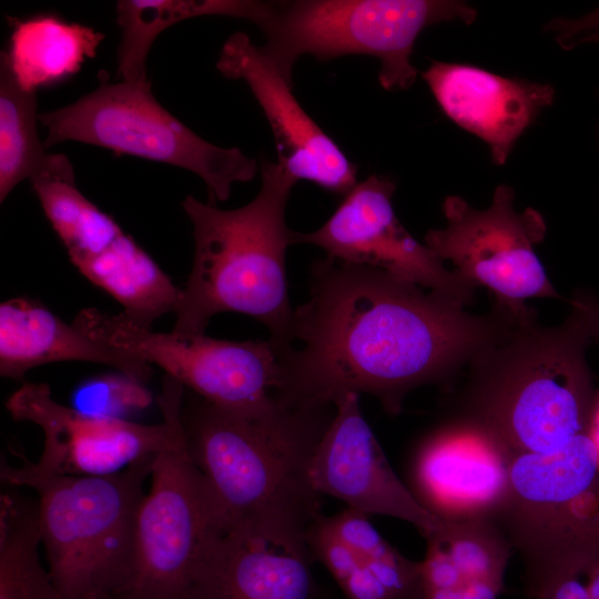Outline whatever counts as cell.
I'll return each instance as SVG.
<instances>
[{"instance_id": "6da1fadb", "label": "cell", "mask_w": 599, "mask_h": 599, "mask_svg": "<svg viewBox=\"0 0 599 599\" xmlns=\"http://www.w3.org/2000/svg\"><path fill=\"white\" fill-rule=\"evenodd\" d=\"M309 281L277 355L275 397L290 407L327 408L364 393L396 415L413 389L449 378L515 324L497 305L470 314L450 296L329 256L313 263Z\"/></svg>"}, {"instance_id": "7a4b0ae2", "label": "cell", "mask_w": 599, "mask_h": 599, "mask_svg": "<svg viewBox=\"0 0 599 599\" xmlns=\"http://www.w3.org/2000/svg\"><path fill=\"white\" fill-rule=\"evenodd\" d=\"M333 414L332 407L296 408L277 399L266 413L247 416L184 393L186 447L221 535L271 528L306 535L322 515L309 463Z\"/></svg>"}, {"instance_id": "3957f363", "label": "cell", "mask_w": 599, "mask_h": 599, "mask_svg": "<svg viewBox=\"0 0 599 599\" xmlns=\"http://www.w3.org/2000/svg\"><path fill=\"white\" fill-rule=\"evenodd\" d=\"M589 346L576 309L558 326L540 325L532 311L469 364L457 418L478 425L512 455L562 448L589 433L599 393Z\"/></svg>"}, {"instance_id": "277c9868", "label": "cell", "mask_w": 599, "mask_h": 599, "mask_svg": "<svg viewBox=\"0 0 599 599\" xmlns=\"http://www.w3.org/2000/svg\"><path fill=\"white\" fill-rule=\"evenodd\" d=\"M260 170V191L244 206L223 210L192 195L182 201L193 225L194 257L173 311V331L205 334L214 315L238 312L268 328L280 354L290 344L294 312L285 268L293 231L285 211L296 181L265 158Z\"/></svg>"}, {"instance_id": "5b68a950", "label": "cell", "mask_w": 599, "mask_h": 599, "mask_svg": "<svg viewBox=\"0 0 599 599\" xmlns=\"http://www.w3.org/2000/svg\"><path fill=\"white\" fill-rule=\"evenodd\" d=\"M2 459L1 480L38 496L41 542L60 599H105L131 570L135 526L154 457L104 476L47 471L16 450Z\"/></svg>"}, {"instance_id": "8992f818", "label": "cell", "mask_w": 599, "mask_h": 599, "mask_svg": "<svg viewBox=\"0 0 599 599\" xmlns=\"http://www.w3.org/2000/svg\"><path fill=\"white\" fill-rule=\"evenodd\" d=\"M476 17L474 8L459 1L255 0L250 21L265 37L262 51L291 84L304 54L323 61L366 54L380 61V85L398 91L416 80L410 57L425 28L454 20L471 24Z\"/></svg>"}, {"instance_id": "52a82bcc", "label": "cell", "mask_w": 599, "mask_h": 599, "mask_svg": "<svg viewBox=\"0 0 599 599\" xmlns=\"http://www.w3.org/2000/svg\"><path fill=\"white\" fill-rule=\"evenodd\" d=\"M44 148L77 141L174 165L199 175L210 202H224L235 182H248L260 163L238 148L212 144L155 99L150 81L108 82L63 108L39 114Z\"/></svg>"}, {"instance_id": "ba28073f", "label": "cell", "mask_w": 599, "mask_h": 599, "mask_svg": "<svg viewBox=\"0 0 599 599\" xmlns=\"http://www.w3.org/2000/svg\"><path fill=\"white\" fill-rule=\"evenodd\" d=\"M72 324L89 338L149 365L180 382L206 402L247 415L263 414L276 404L277 354L270 341L234 342L205 334L153 332L122 312L83 308Z\"/></svg>"}, {"instance_id": "9c48e42d", "label": "cell", "mask_w": 599, "mask_h": 599, "mask_svg": "<svg viewBox=\"0 0 599 599\" xmlns=\"http://www.w3.org/2000/svg\"><path fill=\"white\" fill-rule=\"evenodd\" d=\"M496 522L522 562L599 559V466L589 433L551 453L514 455L508 502Z\"/></svg>"}, {"instance_id": "30bf717a", "label": "cell", "mask_w": 599, "mask_h": 599, "mask_svg": "<svg viewBox=\"0 0 599 599\" xmlns=\"http://www.w3.org/2000/svg\"><path fill=\"white\" fill-rule=\"evenodd\" d=\"M150 479L136 518L131 570L105 599H181L210 544L221 535L183 425L155 456Z\"/></svg>"}, {"instance_id": "8fae6325", "label": "cell", "mask_w": 599, "mask_h": 599, "mask_svg": "<svg viewBox=\"0 0 599 599\" xmlns=\"http://www.w3.org/2000/svg\"><path fill=\"white\" fill-rule=\"evenodd\" d=\"M514 202L515 192L505 184L496 187L484 210L448 196L443 204L447 225L429 230L425 245L443 263L450 262L466 283L485 286L496 305L520 316L531 311L526 300L560 295L535 251L546 235V222L535 209L517 212Z\"/></svg>"}, {"instance_id": "7c38bea8", "label": "cell", "mask_w": 599, "mask_h": 599, "mask_svg": "<svg viewBox=\"0 0 599 599\" xmlns=\"http://www.w3.org/2000/svg\"><path fill=\"white\" fill-rule=\"evenodd\" d=\"M184 393L180 382L164 375L158 397L163 419L156 425L79 412L54 400L45 384H23L6 408L13 419L41 428L39 467L60 475L104 476L154 457L172 444L182 426Z\"/></svg>"}, {"instance_id": "4fadbf2b", "label": "cell", "mask_w": 599, "mask_h": 599, "mask_svg": "<svg viewBox=\"0 0 599 599\" xmlns=\"http://www.w3.org/2000/svg\"><path fill=\"white\" fill-rule=\"evenodd\" d=\"M395 189L388 177H366L319 229L293 231L292 244L318 246L332 258L379 268L469 304L475 288L416 241L397 219L392 202Z\"/></svg>"}, {"instance_id": "5bb4252c", "label": "cell", "mask_w": 599, "mask_h": 599, "mask_svg": "<svg viewBox=\"0 0 599 599\" xmlns=\"http://www.w3.org/2000/svg\"><path fill=\"white\" fill-rule=\"evenodd\" d=\"M512 456L485 429L456 418L418 446L408 488L440 520L497 521L510 494Z\"/></svg>"}, {"instance_id": "9a60e30c", "label": "cell", "mask_w": 599, "mask_h": 599, "mask_svg": "<svg viewBox=\"0 0 599 599\" xmlns=\"http://www.w3.org/2000/svg\"><path fill=\"white\" fill-rule=\"evenodd\" d=\"M309 478L321 496L337 498L346 508L367 516L382 515L409 522L423 537L440 521L396 475L355 393L345 394L334 403L333 417L312 454Z\"/></svg>"}, {"instance_id": "2e32d148", "label": "cell", "mask_w": 599, "mask_h": 599, "mask_svg": "<svg viewBox=\"0 0 599 599\" xmlns=\"http://www.w3.org/2000/svg\"><path fill=\"white\" fill-rule=\"evenodd\" d=\"M216 68L250 88L271 126L276 163L287 175L343 195L357 184V166L301 106L292 84L246 33L226 39Z\"/></svg>"}, {"instance_id": "e0dca14e", "label": "cell", "mask_w": 599, "mask_h": 599, "mask_svg": "<svg viewBox=\"0 0 599 599\" xmlns=\"http://www.w3.org/2000/svg\"><path fill=\"white\" fill-rule=\"evenodd\" d=\"M306 535L278 529L213 539L181 599H325Z\"/></svg>"}, {"instance_id": "ac0fdd59", "label": "cell", "mask_w": 599, "mask_h": 599, "mask_svg": "<svg viewBox=\"0 0 599 599\" xmlns=\"http://www.w3.org/2000/svg\"><path fill=\"white\" fill-rule=\"evenodd\" d=\"M422 75L443 112L484 140L497 165L505 164L518 138L555 95L550 84L467 64L432 61Z\"/></svg>"}, {"instance_id": "d6986e66", "label": "cell", "mask_w": 599, "mask_h": 599, "mask_svg": "<svg viewBox=\"0 0 599 599\" xmlns=\"http://www.w3.org/2000/svg\"><path fill=\"white\" fill-rule=\"evenodd\" d=\"M423 599H497L514 548L493 520L439 524L424 536Z\"/></svg>"}, {"instance_id": "ffe728a7", "label": "cell", "mask_w": 599, "mask_h": 599, "mask_svg": "<svg viewBox=\"0 0 599 599\" xmlns=\"http://www.w3.org/2000/svg\"><path fill=\"white\" fill-rule=\"evenodd\" d=\"M65 361L108 365L142 383L152 376L151 365L89 338L35 301L17 297L1 303L2 377L21 380L37 366Z\"/></svg>"}, {"instance_id": "44dd1931", "label": "cell", "mask_w": 599, "mask_h": 599, "mask_svg": "<svg viewBox=\"0 0 599 599\" xmlns=\"http://www.w3.org/2000/svg\"><path fill=\"white\" fill-rule=\"evenodd\" d=\"M324 519L353 552L352 572L338 586L344 599H423L422 562L390 545L369 516L345 508Z\"/></svg>"}, {"instance_id": "7402d4cb", "label": "cell", "mask_w": 599, "mask_h": 599, "mask_svg": "<svg viewBox=\"0 0 599 599\" xmlns=\"http://www.w3.org/2000/svg\"><path fill=\"white\" fill-rule=\"evenodd\" d=\"M103 39L88 26L41 14L14 22L9 51L2 54L18 83L37 92L77 73Z\"/></svg>"}, {"instance_id": "603a6c76", "label": "cell", "mask_w": 599, "mask_h": 599, "mask_svg": "<svg viewBox=\"0 0 599 599\" xmlns=\"http://www.w3.org/2000/svg\"><path fill=\"white\" fill-rule=\"evenodd\" d=\"M253 0H121L116 22L121 28L116 75L128 82H148L146 58L167 28L187 19L223 16L248 20Z\"/></svg>"}, {"instance_id": "cb8c5ba5", "label": "cell", "mask_w": 599, "mask_h": 599, "mask_svg": "<svg viewBox=\"0 0 599 599\" xmlns=\"http://www.w3.org/2000/svg\"><path fill=\"white\" fill-rule=\"evenodd\" d=\"M12 487V486H10ZM38 501L17 489L0 497V599H60L39 557Z\"/></svg>"}, {"instance_id": "d4e9b609", "label": "cell", "mask_w": 599, "mask_h": 599, "mask_svg": "<svg viewBox=\"0 0 599 599\" xmlns=\"http://www.w3.org/2000/svg\"><path fill=\"white\" fill-rule=\"evenodd\" d=\"M35 92L16 80L0 57V202L23 180L41 172L49 159L38 134Z\"/></svg>"}, {"instance_id": "484cf974", "label": "cell", "mask_w": 599, "mask_h": 599, "mask_svg": "<svg viewBox=\"0 0 599 599\" xmlns=\"http://www.w3.org/2000/svg\"><path fill=\"white\" fill-rule=\"evenodd\" d=\"M151 403L152 395L142 382L119 373L83 382L72 395L71 407L94 416L126 419Z\"/></svg>"}, {"instance_id": "4316f807", "label": "cell", "mask_w": 599, "mask_h": 599, "mask_svg": "<svg viewBox=\"0 0 599 599\" xmlns=\"http://www.w3.org/2000/svg\"><path fill=\"white\" fill-rule=\"evenodd\" d=\"M598 30L599 7L577 19L556 18L545 27V31L552 33L557 42L566 50L575 48L580 38Z\"/></svg>"}, {"instance_id": "83f0119b", "label": "cell", "mask_w": 599, "mask_h": 599, "mask_svg": "<svg viewBox=\"0 0 599 599\" xmlns=\"http://www.w3.org/2000/svg\"><path fill=\"white\" fill-rule=\"evenodd\" d=\"M569 303L582 317L591 345H599V296L591 290L578 288Z\"/></svg>"}, {"instance_id": "f1b7e54d", "label": "cell", "mask_w": 599, "mask_h": 599, "mask_svg": "<svg viewBox=\"0 0 599 599\" xmlns=\"http://www.w3.org/2000/svg\"><path fill=\"white\" fill-rule=\"evenodd\" d=\"M589 435L595 444L596 450H597V457H598V466H599V393L597 397V403L595 406L590 428H589Z\"/></svg>"}, {"instance_id": "f546056e", "label": "cell", "mask_w": 599, "mask_h": 599, "mask_svg": "<svg viewBox=\"0 0 599 599\" xmlns=\"http://www.w3.org/2000/svg\"><path fill=\"white\" fill-rule=\"evenodd\" d=\"M587 42L599 43V30L580 38L577 42V45L581 43H587Z\"/></svg>"}, {"instance_id": "4dcf8cb0", "label": "cell", "mask_w": 599, "mask_h": 599, "mask_svg": "<svg viewBox=\"0 0 599 599\" xmlns=\"http://www.w3.org/2000/svg\"><path fill=\"white\" fill-rule=\"evenodd\" d=\"M325 599H332V598H331L329 595H328Z\"/></svg>"}]
</instances>
